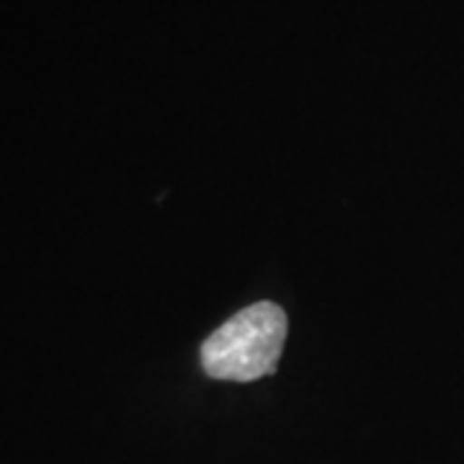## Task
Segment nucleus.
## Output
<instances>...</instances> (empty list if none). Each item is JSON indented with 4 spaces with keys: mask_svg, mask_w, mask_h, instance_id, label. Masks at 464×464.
Wrapping results in <instances>:
<instances>
[{
    "mask_svg": "<svg viewBox=\"0 0 464 464\" xmlns=\"http://www.w3.org/2000/svg\"><path fill=\"white\" fill-rule=\"evenodd\" d=\"M286 341V315L274 302H256L201 343V366L212 380L253 382L274 374Z\"/></svg>",
    "mask_w": 464,
    "mask_h": 464,
    "instance_id": "obj_1",
    "label": "nucleus"
}]
</instances>
